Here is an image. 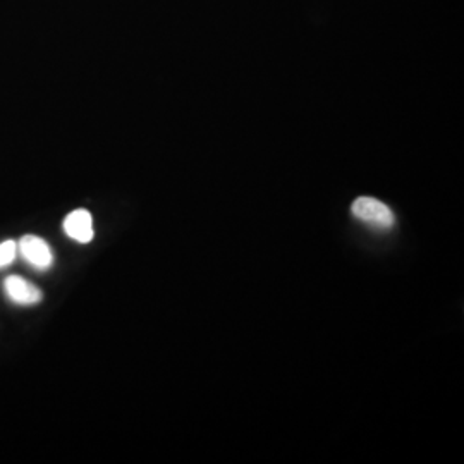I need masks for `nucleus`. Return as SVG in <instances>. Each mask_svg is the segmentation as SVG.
<instances>
[{"instance_id": "nucleus-1", "label": "nucleus", "mask_w": 464, "mask_h": 464, "mask_svg": "<svg viewBox=\"0 0 464 464\" xmlns=\"http://www.w3.org/2000/svg\"><path fill=\"white\" fill-rule=\"evenodd\" d=\"M353 215L361 222H367L368 225H374L378 229H389L394 225V214L392 210L375 198L361 197L353 203Z\"/></svg>"}, {"instance_id": "nucleus-2", "label": "nucleus", "mask_w": 464, "mask_h": 464, "mask_svg": "<svg viewBox=\"0 0 464 464\" xmlns=\"http://www.w3.org/2000/svg\"><path fill=\"white\" fill-rule=\"evenodd\" d=\"M18 251L21 253L22 260L35 270H48L54 264V255L50 246L38 236H22L18 243Z\"/></svg>"}, {"instance_id": "nucleus-3", "label": "nucleus", "mask_w": 464, "mask_h": 464, "mask_svg": "<svg viewBox=\"0 0 464 464\" xmlns=\"http://www.w3.org/2000/svg\"><path fill=\"white\" fill-rule=\"evenodd\" d=\"M4 291L13 303L22 305V307L37 305L44 299L42 291L37 286H33L31 283H28L26 279L20 277V275L7 277L5 283H4Z\"/></svg>"}, {"instance_id": "nucleus-4", "label": "nucleus", "mask_w": 464, "mask_h": 464, "mask_svg": "<svg viewBox=\"0 0 464 464\" xmlns=\"http://www.w3.org/2000/svg\"><path fill=\"white\" fill-rule=\"evenodd\" d=\"M64 232L78 243H89L93 240V219L89 210H74L64 219Z\"/></svg>"}, {"instance_id": "nucleus-5", "label": "nucleus", "mask_w": 464, "mask_h": 464, "mask_svg": "<svg viewBox=\"0 0 464 464\" xmlns=\"http://www.w3.org/2000/svg\"><path fill=\"white\" fill-rule=\"evenodd\" d=\"M16 255H18V243H14L13 240L0 243V268L11 266L16 260Z\"/></svg>"}]
</instances>
